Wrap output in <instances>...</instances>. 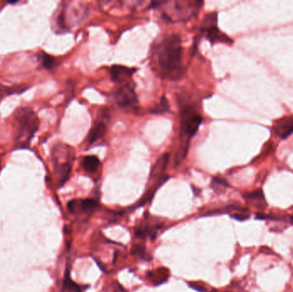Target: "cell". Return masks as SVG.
<instances>
[{
	"mask_svg": "<svg viewBox=\"0 0 293 292\" xmlns=\"http://www.w3.org/2000/svg\"><path fill=\"white\" fill-rule=\"evenodd\" d=\"M172 10L171 15L165 16L163 18L174 22L175 20L183 21L188 20L191 17L196 15L198 10L203 4L202 2H187V1H175L171 3Z\"/></svg>",
	"mask_w": 293,
	"mask_h": 292,
	"instance_id": "obj_5",
	"label": "cell"
},
{
	"mask_svg": "<svg viewBox=\"0 0 293 292\" xmlns=\"http://www.w3.org/2000/svg\"><path fill=\"white\" fill-rule=\"evenodd\" d=\"M188 285L191 288H192V289L195 290V291H196V292H216V291H214V292H209V291H208V289L205 287L204 285L200 284V283L190 282Z\"/></svg>",
	"mask_w": 293,
	"mask_h": 292,
	"instance_id": "obj_22",
	"label": "cell"
},
{
	"mask_svg": "<svg viewBox=\"0 0 293 292\" xmlns=\"http://www.w3.org/2000/svg\"><path fill=\"white\" fill-rule=\"evenodd\" d=\"M181 39L177 34L162 38L154 48V58L161 76L170 80L181 78L185 69L182 65Z\"/></svg>",
	"mask_w": 293,
	"mask_h": 292,
	"instance_id": "obj_1",
	"label": "cell"
},
{
	"mask_svg": "<svg viewBox=\"0 0 293 292\" xmlns=\"http://www.w3.org/2000/svg\"><path fill=\"white\" fill-rule=\"evenodd\" d=\"M99 164H100V161L95 155L86 156L83 159V162H82V165H83L84 171L88 172V173H90V174H94V173H96V171H98Z\"/></svg>",
	"mask_w": 293,
	"mask_h": 292,
	"instance_id": "obj_13",
	"label": "cell"
},
{
	"mask_svg": "<svg viewBox=\"0 0 293 292\" xmlns=\"http://www.w3.org/2000/svg\"><path fill=\"white\" fill-rule=\"evenodd\" d=\"M201 122V116L193 106L186 105L180 108V135L186 139L187 144L196 134Z\"/></svg>",
	"mask_w": 293,
	"mask_h": 292,
	"instance_id": "obj_3",
	"label": "cell"
},
{
	"mask_svg": "<svg viewBox=\"0 0 293 292\" xmlns=\"http://www.w3.org/2000/svg\"><path fill=\"white\" fill-rule=\"evenodd\" d=\"M273 131L281 139H286L293 133V116L284 117L273 125Z\"/></svg>",
	"mask_w": 293,
	"mask_h": 292,
	"instance_id": "obj_9",
	"label": "cell"
},
{
	"mask_svg": "<svg viewBox=\"0 0 293 292\" xmlns=\"http://www.w3.org/2000/svg\"><path fill=\"white\" fill-rule=\"evenodd\" d=\"M244 198H245V200H249L250 202L254 204L258 208L263 209L267 206V202L265 200L263 192L261 190H257L249 194H246L244 195Z\"/></svg>",
	"mask_w": 293,
	"mask_h": 292,
	"instance_id": "obj_11",
	"label": "cell"
},
{
	"mask_svg": "<svg viewBox=\"0 0 293 292\" xmlns=\"http://www.w3.org/2000/svg\"><path fill=\"white\" fill-rule=\"evenodd\" d=\"M131 255L141 259L148 260L145 246L142 244H134L131 248Z\"/></svg>",
	"mask_w": 293,
	"mask_h": 292,
	"instance_id": "obj_19",
	"label": "cell"
},
{
	"mask_svg": "<svg viewBox=\"0 0 293 292\" xmlns=\"http://www.w3.org/2000/svg\"><path fill=\"white\" fill-rule=\"evenodd\" d=\"M213 185H214V190L215 189H226L228 187V184L227 183V181L224 180L223 178L221 177H214V180H213Z\"/></svg>",
	"mask_w": 293,
	"mask_h": 292,
	"instance_id": "obj_21",
	"label": "cell"
},
{
	"mask_svg": "<svg viewBox=\"0 0 293 292\" xmlns=\"http://www.w3.org/2000/svg\"><path fill=\"white\" fill-rule=\"evenodd\" d=\"M105 132L106 126L104 122L99 121L96 123L88 135V144L90 146L96 143V141H99V139H101L105 135Z\"/></svg>",
	"mask_w": 293,
	"mask_h": 292,
	"instance_id": "obj_10",
	"label": "cell"
},
{
	"mask_svg": "<svg viewBox=\"0 0 293 292\" xmlns=\"http://www.w3.org/2000/svg\"><path fill=\"white\" fill-rule=\"evenodd\" d=\"M135 71V68H129L123 65H113L110 68V75L112 81L120 84L130 82V79Z\"/></svg>",
	"mask_w": 293,
	"mask_h": 292,
	"instance_id": "obj_8",
	"label": "cell"
},
{
	"mask_svg": "<svg viewBox=\"0 0 293 292\" xmlns=\"http://www.w3.org/2000/svg\"><path fill=\"white\" fill-rule=\"evenodd\" d=\"M56 171L60 177V185L62 186L64 184H65L66 181L69 179V175L71 172V164L69 162L57 164Z\"/></svg>",
	"mask_w": 293,
	"mask_h": 292,
	"instance_id": "obj_15",
	"label": "cell"
},
{
	"mask_svg": "<svg viewBox=\"0 0 293 292\" xmlns=\"http://www.w3.org/2000/svg\"><path fill=\"white\" fill-rule=\"evenodd\" d=\"M148 279L155 286H160L165 283L169 277V271L165 268H159L155 272H149L147 273Z\"/></svg>",
	"mask_w": 293,
	"mask_h": 292,
	"instance_id": "obj_12",
	"label": "cell"
},
{
	"mask_svg": "<svg viewBox=\"0 0 293 292\" xmlns=\"http://www.w3.org/2000/svg\"><path fill=\"white\" fill-rule=\"evenodd\" d=\"M15 119L17 122L16 141L20 148H26L39 127L36 114L30 109H20L17 111Z\"/></svg>",
	"mask_w": 293,
	"mask_h": 292,
	"instance_id": "obj_2",
	"label": "cell"
},
{
	"mask_svg": "<svg viewBox=\"0 0 293 292\" xmlns=\"http://www.w3.org/2000/svg\"><path fill=\"white\" fill-rule=\"evenodd\" d=\"M168 161H169L168 154H165L162 155V157H160L152 169L151 178H155L156 177H162V172L165 171V168L167 166Z\"/></svg>",
	"mask_w": 293,
	"mask_h": 292,
	"instance_id": "obj_14",
	"label": "cell"
},
{
	"mask_svg": "<svg viewBox=\"0 0 293 292\" xmlns=\"http://www.w3.org/2000/svg\"><path fill=\"white\" fill-rule=\"evenodd\" d=\"M112 292H126V291L124 289V287L120 284L115 282V285L113 286V291H112Z\"/></svg>",
	"mask_w": 293,
	"mask_h": 292,
	"instance_id": "obj_23",
	"label": "cell"
},
{
	"mask_svg": "<svg viewBox=\"0 0 293 292\" xmlns=\"http://www.w3.org/2000/svg\"><path fill=\"white\" fill-rule=\"evenodd\" d=\"M217 19L218 15L216 12L208 14L202 22V25L201 27V33H205L206 38L212 44L214 43L231 44L233 41L219 30L217 27Z\"/></svg>",
	"mask_w": 293,
	"mask_h": 292,
	"instance_id": "obj_4",
	"label": "cell"
},
{
	"mask_svg": "<svg viewBox=\"0 0 293 292\" xmlns=\"http://www.w3.org/2000/svg\"><path fill=\"white\" fill-rule=\"evenodd\" d=\"M0 170H1V162H0Z\"/></svg>",
	"mask_w": 293,
	"mask_h": 292,
	"instance_id": "obj_24",
	"label": "cell"
},
{
	"mask_svg": "<svg viewBox=\"0 0 293 292\" xmlns=\"http://www.w3.org/2000/svg\"><path fill=\"white\" fill-rule=\"evenodd\" d=\"M39 58H40V60H41V65L45 69H53L56 68L58 65H59L56 59L51 56L49 54L42 53L41 55L40 54Z\"/></svg>",
	"mask_w": 293,
	"mask_h": 292,
	"instance_id": "obj_17",
	"label": "cell"
},
{
	"mask_svg": "<svg viewBox=\"0 0 293 292\" xmlns=\"http://www.w3.org/2000/svg\"><path fill=\"white\" fill-rule=\"evenodd\" d=\"M64 290L68 292H82L81 287L70 279L69 269H66L65 281H64Z\"/></svg>",
	"mask_w": 293,
	"mask_h": 292,
	"instance_id": "obj_16",
	"label": "cell"
},
{
	"mask_svg": "<svg viewBox=\"0 0 293 292\" xmlns=\"http://www.w3.org/2000/svg\"><path fill=\"white\" fill-rule=\"evenodd\" d=\"M231 218L237 221H244L250 218V214H248L247 211L239 209L236 214H231Z\"/></svg>",
	"mask_w": 293,
	"mask_h": 292,
	"instance_id": "obj_20",
	"label": "cell"
},
{
	"mask_svg": "<svg viewBox=\"0 0 293 292\" xmlns=\"http://www.w3.org/2000/svg\"><path fill=\"white\" fill-rule=\"evenodd\" d=\"M99 204L94 199H81L69 200L67 207L69 213L72 214H90L98 208Z\"/></svg>",
	"mask_w": 293,
	"mask_h": 292,
	"instance_id": "obj_7",
	"label": "cell"
},
{
	"mask_svg": "<svg viewBox=\"0 0 293 292\" xmlns=\"http://www.w3.org/2000/svg\"><path fill=\"white\" fill-rule=\"evenodd\" d=\"M113 98L118 105L125 109L135 108L138 103L132 82L120 84L113 92Z\"/></svg>",
	"mask_w": 293,
	"mask_h": 292,
	"instance_id": "obj_6",
	"label": "cell"
},
{
	"mask_svg": "<svg viewBox=\"0 0 293 292\" xmlns=\"http://www.w3.org/2000/svg\"><path fill=\"white\" fill-rule=\"evenodd\" d=\"M169 109H170L169 102H168L165 97H163L161 102L155 105L154 108L152 109L151 113L155 114V115H160V114H163V113L168 112Z\"/></svg>",
	"mask_w": 293,
	"mask_h": 292,
	"instance_id": "obj_18",
	"label": "cell"
}]
</instances>
